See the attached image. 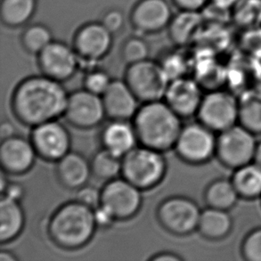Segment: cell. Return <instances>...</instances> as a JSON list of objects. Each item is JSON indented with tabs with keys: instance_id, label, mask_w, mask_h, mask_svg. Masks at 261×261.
<instances>
[{
	"instance_id": "cell-29",
	"label": "cell",
	"mask_w": 261,
	"mask_h": 261,
	"mask_svg": "<svg viewBox=\"0 0 261 261\" xmlns=\"http://www.w3.org/2000/svg\"><path fill=\"white\" fill-rule=\"evenodd\" d=\"M230 18L243 31L261 27V0H239L231 9Z\"/></svg>"
},
{
	"instance_id": "cell-44",
	"label": "cell",
	"mask_w": 261,
	"mask_h": 261,
	"mask_svg": "<svg viewBox=\"0 0 261 261\" xmlns=\"http://www.w3.org/2000/svg\"><path fill=\"white\" fill-rule=\"evenodd\" d=\"M18 258L16 255L11 252L10 251H0V261H17Z\"/></svg>"
},
{
	"instance_id": "cell-6",
	"label": "cell",
	"mask_w": 261,
	"mask_h": 261,
	"mask_svg": "<svg viewBox=\"0 0 261 261\" xmlns=\"http://www.w3.org/2000/svg\"><path fill=\"white\" fill-rule=\"evenodd\" d=\"M256 136L239 123L218 133L216 157L222 165L232 170L254 162L258 142Z\"/></svg>"
},
{
	"instance_id": "cell-34",
	"label": "cell",
	"mask_w": 261,
	"mask_h": 261,
	"mask_svg": "<svg viewBox=\"0 0 261 261\" xmlns=\"http://www.w3.org/2000/svg\"><path fill=\"white\" fill-rule=\"evenodd\" d=\"M170 81L186 76L187 64L186 59L180 54L169 53L159 62Z\"/></svg>"
},
{
	"instance_id": "cell-31",
	"label": "cell",
	"mask_w": 261,
	"mask_h": 261,
	"mask_svg": "<svg viewBox=\"0 0 261 261\" xmlns=\"http://www.w3.org/2000/svg\"><path fill=\"white\" fill-rule=\"evenodd\" d=\"M149 53L148 44L140 36L128 38L121 46V57L127 65L148 59Z\"/></svg>"
},
{
	"instance_id": "cell-21",
	"label": "cell",
	"mask_w": 261,
	"mask_h": 261,
	"mask_svg": "<svg viewBox=\"0 0 261 261\" xmlns=\"http://www.w3.org/2000/svg\"><path fill=\"white\" fill-rule=\"evenodd\" d=\"M25 226V213L21 201L1 195L0 201V243L15 240Z\"/></svg>"
},
{
	"instance_id": "cell-28",
	"label": "cell",
	"mask_w": 261,
	"mask_h": 261,
	"mask_svg": "<svg viewBox=\"0 0 261 261\" xmlns=\"http://www.w3.org/2000/svg\"><path fill=\"white\" fill-rule=\"evenodd\" d=\"M121 157L102 147L90 160L92 176L106 182L121 176Z\"/></svg>"
},
{
	"instance_id": "cell-38",
	"label": "cell",
	"mask_w": 261,
	"mask_h": 261,
	"mask_svg": "<svg viewBox=\"0 0 261 261\" xmlns=\"http://www.w3.org/2000/svg\"><path fill=\"white\" fill-rule=\"evenodd\" d=\"M178 9L191 12H201L211 4V0H172Z\"/></svg>"
},
{
	"instance_id": "cell-36",
	"label": "cell",
	"mask_w": 261,
	"mask_h": 261,
	"mask_svg": "<svg viewBox=\"0 0 261 261\" xmlns=\"http://www.w3.org/2000/svg\"><path fill=\"white\" fill-rule=\"evenodd\" d=\"M76 200L95 210L100 205L101 190L91 186L86 185L77 191Z\"/></svg>"
},
{
	"instance_id": "cell-32",
	"label": "cell",
	"mask_w": 261,
	"mask_h": 261,
	"mask_svg": "<svg viewBox=\"0 0 261 261\" xmlns=\"http://www.w3.org/2000/svg\"><path fill=\"white\" fill-rule=\"evenodd\" d=\"M242 257L247 261H261V226L251 230L241 246Z\"/></svg>"
},
{
	"instance_id": "cell-33",
	"label": "cell",
	"mask_w": 261,
	"mask_h": 261,
	"mask_svg": "<svg viewBox=\"0 0 261 261\" xmlns=\"http://www.w3.org/2000/svg\"><path fill=\"white\" fill-rule=\"evenodd\" d=\"M113 79H111L106 71L93 68L87 72L83 82V86L88 91L102 96V94L109 87Z\"/></svg>"
},
{
	"instance_id": "cell-13",
	"label": "cell",
	"mask_w": 261,
	"mask_h": 261,
	"mask_svg": "<svg viewBox=\"0 0 261 261\" xmlns=\"http://www.w3.org/2000/svg\"><path fill=\"white\" fill-rule=\"evenodd\" d=\"M37 57L42 74L58 82H64L72 78L81 67L80 57L74 47L61 41L54 40Z\"/></svg>"
},
{
	"instance_id": "cell-10",
	"label": "cell",
	"mask_w": 261,
	"mask_h": 261,
	"mask_svg": "<svg viewBox=\"0 0 261 261\" xmlns=\"http://www.w3.org/2000/svg\"><path fill=\"white\" fill-rule=\"evenodd\" d=\"M139 188L122 176L107 181L101 189L100 206L106 208L116 221H127L138 214L143 195Z\"/></svg>"
},
{
	"instance_id": "cell-1",
	"label": "cell",
	"mask_w": 261,
	"mask_h": 261,
	"mask_svg": "<svg viewBox=\"0 0 261 261\" xmlns=\"http://www.w3.org/2000/svg\"><path fill=\"white\" fill-rule=\"evenodd\" d=\"M68 95L63 82L44 74L30 76L14 88L11 109L20 123L34 127L64 116Z\"/></svg>"
},
{
	"instance_id": "cell-15",
	"label": "cell",
	"mask_w": 261,
	"mask_h": 261,
	"mask_svg": "<svg viewBox=\"0 0 261 261\" xmlns=\"http://www.w3.org/2000/svg\"><path fill=\"white\" fill-rule=\"evenodd\" d=\"M202 86L187 76L170 81L163 100L182 119L196 116L203 98Z\"/></svg>"
},
{
	"instance_id": "cell-8",
	"label": "cell",
	"mask_w": 261,
	"mask_h": 261,
	"mask_svg": "<svg viewBox=\"0 0 261 261\" xmlns=\"http://www.w3.org/2000/svg\"><path fill=\"white\" fill-rule=\"evenodd\" d=\"M218 133L199 120L184 125L174 149L184 163L201 165L216 156Z\"/></svg>"
},
{
	"instance_id": "cell-39",
	"label": "cell",
	"mask_w": 261,
	"mask_h": 261,
	"mask_svg": "<svg viewBox=\"0 0 261 261\" xmlns=\"http://www.w3.org/2000/svg\"><path fill=\"white\" fill-rule=\"evenodd\" d=\"M94 211H95V222L97 227L106 229L116 222V220L113 219V216L110 214V212H107L102 206L99 205L98 207L95 208Z\"/></svg>"
},
{
	"instance_id": "cell-20",
	"label": "cell",
	"mask_w": 261,
	"mask_h": 261,
	"mask_svg": "<svg viewBox=\"0 0 261 261\" xmlns=\"http://www.w3.org/2000/svg\"><path fill=\"white\" fill-rule=\"evenodd\" d=\"M56 173L64 188L78 191L88 184L92 176L90 161L80 152L70 151L57 162Z\"/></svg>"
},
{
	"instance_id": "cell-35",
	"label": "cell",
	"mask_w": 261,
	"mask_h": 261,
	"mask_svg": "<svg viewBox=\"0 0 261 261\" xmlns=\"http://www.w3.org/2000/svg\"><path fill=\"white\" fill-rule=\"evenodd\" d=\"M242 46L250 53L261 52V27L243 31Z\"/></svg>"
},
{
	"instance_id": "cell-12",
	"label": "cell",
	"mask_w": 261,
	"mask_h": 261,
	"mask_svg": "<svg viewBox=\"0 0 261 261\" xmlns=\"http://www.w3.org/2000/svg\"><path fill=\"white\" fill-rule=\"evenodd\" d=\"M64 119L72 127L90 129L102 123L106 117L102 96L85 88L69 94Z\"/></svg>"
},
{
	"instance_id": "cell-2",
	"label": "cell",
	"mask_w": 261,
	"mask_h": 261,
	"mask_svg": "<svg viewBox=\"0 0 261 261\" xmlns=\"http://www.w3.org/2000/svg\"><path fill=\"white\" fill-rule=\"evenodd\" d=\"M97 228L94 208L75 199L54 212L47 225V234L57 247L76 251L91 242Z\"/></svg>"
},
{
	"instance_id": "cell-46",
	"label": "cell",
	"mask_w": 261,
	"mask_h": 261,
	"mask_svg": "<svg viewBox=\"0 0 261 261\" xmlns=\"http://www.w3.org/2000/svg\"><path fill=\"white\" fill-rule=\"evenodd\" d=\"M254 162L261 166V140L258 142V145H257V148L255 152Z\"/></svg>"
},
{
	"instance_id": "cell-14",
	"label": "cell",
	"mask_w": 261,
	"mask_h": 261,
	"mask_svg": "<svg viewBox=\"0 0 261 261\" xmlns=\"http://www.w3.org/2000/svg\"><path fill=\"white\" fill-rule=\"evenodd\" d=\"M113 44V34L102 22H88L75 33L73 47L80 57V63L94 65L110 53Z\"/></svg>"
},
{
	"instance_id": "cell-41",
	"label": "cell",
	"mask_w": 261,
	"mask_h": 261,
	"mask_svg": "<svg viewBox=\"0 0 261 261\" xmlns=\"http://www.w3.org/2000/svg\"><path fill=\"white\" fill-rule=\"evenodd\" d=\"M183 257L172 251H162L149 258L150 261H182Z\"/></svg>"
},
{
	"instance_id": "cell-27",
	"label": "cell",
	"mask_w": 261,
	"mask_h": 261,
	"mask_svg": "<svg viewBox=\"0 0 261 261\" xmlns=\"http://www.w3.org/2000/svg\"><path fill=\"white\" fill-rule=\"evenodd\" d=\"M39 0H1L0 17L4 24L19 28L28 23L35 14Z\"/></svg>"
},
{
	"instance_id": "cell-42",
	"label": "cell",
	"mask_w": 261,
	"mask_h": 261,
	"mask_svg": "<svg viewBox=\"0 0 261 261\" xmlns=\"http://www.w3.org/2000/svg\"><path fill=\"white\" fill-rule=\"evenodd\" d=\"M15 134V128L14 125L9 121H3L0 126V138L1 140L6 138H11Z\"/></svg>"
},
{
	"instance_id": "cell-37",
	"label": "cell",
	"mask_w": 261,
	"mask_h": 261,
	"mask_svg": "<svg viewBox=\"0 0 261 261\" xmlns=\"http://www.w3.org/2000/svg\"><path fill=\"white\" fill-rule=\"evenodd\" d=\"M101 22L114 35L116 33H119L123 29L125 16L121 11L112 9L106 12L102 16Z\"/></svg>"
},
{
	"instance_id": "cell-24",
	"label": "cell",
	"mask_w": 261,
	"mask_h": 261,
	"mask_svg": "<svg viewBox=\"0 0 261 261\" xmlns=\"http://www.w3.org/2000/svg\"><path fill=\"white\" fill-rule=\"evenodd\" d=\"M231 179L240 198L254 200L261 198V166L255 162L233 170Z\"/></svg>"
},
{
	"instance_id": "cell-19",
	"label": "cell",
	"mask_w": 261,
	"mask_h": 261,
	"mask_svg": "<svg viewBox=\"0 0 261 261\" xmlns=\"http://www.w3.org/2000/svg\"><path fill=\"white\" fill-rule=\"evenodd\" d=\"M102 148L123 157L138 144L132 120H110L100 133Z\"/></svg>"
},
{
	"instance_id": "cell-45",
	"label": "cell",
	"mask_w": 261,
	"mask_h": 261,
	"mask_svg": "<svg viewBox=\"0 0 261 261\" xmlns=\"http://www.w3.org/2000/svg\"><path fill=\"white\" fill-rule=\"evenodd\" d=\"M7 175L8 174L7 172H5L4 170L1 171V176H0V189H1V194L3 193L5 189H6V187H7V185L9 183V181H8V178H7Z\"/></svg>"
},
{
	"instance_id": "cell-7",
	"label": "cell",
	"mask_w": 261,
	"mask_h": 261,
	"mask_svg": "<svg viewBox=\"0 0 261 261\" xmlns=\"http://www.w3.org/2000/svg\"><path fill=\"white\" fill-rule=\"evenodd\" d=\"M124 80L141 103L163 100L170 82L159 62L149 58L127 65Z\"/></svg>"
},
{
	"instance_id": "cell-23",
	"label": "cell",
	"mask_w": 261,
	"mask_h": 261,
	"mask_svg": "<svg viewBox=\"0 0 261 261\" xmlns=\"http://www.w3.org/2000/svg\"><path fill=\"white\" fill-rule=\"evenodd\" d=\"M207 207L228 211L237 205L240 199L231 178H217L208 184L203 194Z\"/></svg>"
},
{
	"instance_id": "cell-26",
	"label": "cell",
	"mask_w": 261,
	"mask_h": 261,
	"mask_svg": "<svg viewBox=\"0 0 261 261\" xmlns=\"http://www.w3.org/2000/svg\"><path fill=\"white\" fill-rule=\"evenodd\" d=\"M238 123L255 135H261V90H245L238 97Z\"/></svg>"
},
{
	"instance_id": "cell-18",
	"label": "cell",
	"mask_w": 261,
	"mask_h": 261,
	"mask_svg": "<svg viewBox=\"0 0 261 261\" xmlns=\"http://www.w3.org/2000/svg\"><path fill=\"white\" fill-rule=\"evenodd\" d=\"M102 100L109 120H133L140 102L124 79L113 80L102 94Z\"/></svg>"
},
{
	"instance_id": "cell-25",
	"label": "cell",
	"mask_w": 261,
	"mask_h": 261,
	"mask_svg": "<svg viewBox=\"0 0 261 261\" xmlns=\"http://www.w3.org/2000/svg\"><path fill=\"white\" fill-rule=\"evenodd\" d=\"M203 20L201 12L180 10L169 25L170 39L177 46H185L194 39Z\"/></svg>"
},
{
	"instance_id": "cell-30",
	"label": "cell",
	"mask_w": 261,
	"mask_h": 261,
	"mask_svg": "<svg viewBox=\"0 0 261 261\" xmlns=\"http://www.w3.org/2000/svg\"><path fill=\"white\" fill-rule=\"evenodd\" d=\"M53 41V33L51 30L41 23L30 25L21 34V42L23 48L28 53L36 56Z\"/></svg>"
},
{
	"instance_id": "cell-9",
	"label": "cell",
	"mask_w": 261,
	"mask_h": 261,
	"mask_svg": "<svg viewBox=\"0 0 261 261\" xmlns=\"http://www.w3.org/2000/svg\"><path fill=\"white\" fill-rule=\"evenodd\" d=\"M196 117L216 133L226 130L238 123V97L232 92L222 89L208 90L203 95Z\"/></svg>"
},
{
	"instance_id": "cell-3",
	"label": "cell",
	"mask_w": 261,
	"mask_h": 261,
	"mask_svg": "<svg viewBox=\"0 0 261 261\" xmlns=\"http://www.w3.org/2000/svg\"><path fill=\"white\" fill-rule=\"evenodd\" d=\"M182 118L164 100L144 102L132 123L138 144L165 152L174 148L182 130Z\"/></svg>"
},
{
	"instance_id": "cell-40",
	"label": "cell",
	"mask_w": 261,
	"mask_h": 261,
	"mask_svg": "<svg viewBox=\"0 0 261 261\" xmlns=\"http://www.w3.org/2000/svg\"><path fill=\"white\" fill-rule=\"evenodd\" d=\"M25 192L26 191L24 187L21 184L18 182H9L1 195H5L15 201H21L24 197Z\"/></svg>"
},
{
	"instance_id": "cell-22",
	"label": "cell",
	"mask_w": 261,
	"mask_h": 261,
	"mask_svg": "<svg viewBox=\"0 0 261 261\" xmlns=\"http://www.w3.org/2000/svg\"><path fill=\"white\" fill-rule=\"evenodd\" d=\"M233 229V219L228 211L207 207L201 210L197 231L210 241H219L229 236Z\"/></svg>"
},
{
	"instance_id": "cell-11",
	"label": "cell",
	"mask_w": 261,
	"mask_h": 261,
	"mask_svg": "<svg viewBox=\"0 0 261 261\" xmlns=\"http://www.w3.org/2000/svg\"><path fill=\"white\" fill-rule=\"evenodd\" d=\"M32 140L38 157L57 163L71 151V138L67 127L58 120H51L32 127Z\"/></svg>"
},
{
	"instance_id": "cell-5",
	"label": "cell",
	"mask_w": 261,
	"mask_h": 261,
	"mask_svg": "<svg viewBox=\"0 0 261 261\" xmlns=\"http://www.w3.org/2000/svg\"><path fill=\"white\" fill-rule=\"evenodd\" d=\"M201 213V208L193 199L173 195L160 203L156 210V219L170 234L186 237L197 230Z\"/></svg>"
},
{
	"instance_id": "cell-16",
	"label": "cell",
	"mask_w": 261,
	"mask_h": 261,
	"mask_svg": "<svg viewBox=\"0 0 261 261\" xmlns=\"http://www.w3.org/2000/svg\"><path fill=\"white\" fill-rule=\"evenodd\" d=\"M173 16L168 0H139L131 11L130 22L140 34H152L169 27Z\"/></svg>"
},
{
	"instance_id": "cell-4",
	"label": "cell",
	"mask_w": 261,
	"mask_h": 261,
	"mask_svg": "<svg viewBox=\"0 0 261 261\" xmlns=\"http://www.w3.org/2000/svg\"><path fill=\"white\" fill-rule=\"evenodd\" d=\"M168 163L163 152L137 145L122 157L121 176L142 191L152 189L166 176Z\"/></svg>"
},
{
	"instance_id": "cell-17",
	"label": "cell",
	"mask_w": 261,
	"mask_h": 261,
	"mask_svg": "<svg viewBox=\"0 0 261 261\" xmlns=\"http://www.w3.org/2000/svg\"><path fill=\"white\" fill-rule=\"evenodd\" d=\"M38 157L32 140L14 135L1 140L0 164L9 175H23L32 170Z\"/></svg>"
},
{
	"instance_id": "cell-43",
	"label": "cell",
	"mask_w": 261,
	"mask_h": 261,
	"mask_svg": "<svg viewBox=\"0 0 261 261\" xmlns=\"http://www.w3.org/2000/svg\"><path fill=\"white\" fill-rule=\"evenodd\" d=\"M239 0H211V4L215 7L231 11Z\"/></svg>"
}]
</instances>
